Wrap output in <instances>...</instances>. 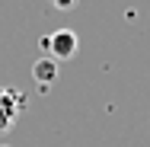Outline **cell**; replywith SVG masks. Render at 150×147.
<instances>
[{
    "label": "cell",
    "mask_w": 150,
    "mask_h": 147,
    "mask_svg": "<svg viewBox=\"0 0 150 147\" xmlns=\"http://www.w3.org/2000/svg\"><path fill=\"white\" fill-rule=\"evenodd\" d=\"M51 3H54L58 10H74V6H77V0H51Z\"/></svg>",
    "instance_id": "4"
},
{
    "label": "cell",
    "mask_w": 150,
    "mask_h": 147,
    "mask_svg": "<svg viewBox=\"0 0 150 147\" xmlns=\"http://www.w3.org/2000/svg\"><path fill=\"white\" fill-rule=\"evenodd\" d=\"M26 106V96L23 89H10V87H0V134L10 131L16 125V118Z\"/></svg>",
    "instance_id": "2"
},
{
    "label": "cell",
    "mask_w": 150,
    "mask_h": 147,
    "mask_svg": "<svg viewBox=\"0 0 150 147\" xmlns=\"http://www.w3.org/2000/svg\"><path fill=\"white\" fill-rule=\"evenodd\" d=\"M32 77H35V83H42V87H51L54 80H58V61L54 58H38L32 64Z\"/></svg>",
    "instance_id": "3"
},
{
    "label": "cell",
    "mask_w": 150,
    "mask_h": 147,
    "mask_svg": "<svg viewBox=\"0 0 150 147\" xmlns=\"http://www.w3.org/2000/svg\"><path fill=\"white\" fill-rule=\"evenodd\" d=\"M42 48L48 51V58L61 61H70L77 55V48H80V38H77V32L74 29H58L54 35H48V38H42Z\"/></svg>",
    "instance_id": "1"
}]
</instances>
